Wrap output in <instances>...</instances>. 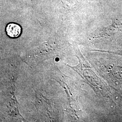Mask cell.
I'll list each match as a JSON object with an SVG mask.
<instances>
[{
  "label": "cell",
  "mask_w": 122,
  "mask_h": 122,
  "mask_svg": "<svg viewBox=\"0 0 122 122\" xmlns=\"http://www.w3.org/2000/svg\"><path fill=\"white\" fill-rule=\"evenodd\" d=\"M6 34L10 38H17L21 32V27L17 24L11 23L8 24L6 27Z\"/></svg>",
  "instance_id": "cell-1"
}]
</instances>
